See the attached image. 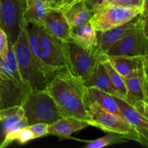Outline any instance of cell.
I'll use <instances>...</instances> for the list:
<instances>
[{
  "instance_id": "cell-1",
  "label": "cell",
  "mask_w": 148,
  "mask_h": 148,
  "mask_svg": "<svg viewBox=\"0 0 148 148\" xmlns=\"http://www.w3.org/2000/svg\"><path fill=\"white\" fill-rule=\"evenodd\" d=\"M45 90L55 101L62 116L73 117L88 122V88L68 69L56 72Z\"/></svg>"
},
{
  "instance_id": "cell-2",
  "label": "cell",
  "mask_w": 148,
  "mask_h": 148,
  "mask_svg": "<svg viewBox=\"0 0 148 148\" xmlns=\"http://www.w3.org/2000/svg\"><path fill=\"white\" fill-rule=\"evenodd\" d=\"M25 27L30 51L44 71L53 76L67 69L64 42L51 35L41 24L26 22Z\"/></svg>"
},
{
  "instance_id": "cell-3",
  "label": "cell",
  "mask_w": 148,
  "mask_h": 148,
  "mask_svg": "<svg viewBox=\"0 0 148 148\" xmlns=\"http://www.w3.org/2000/svg\"><path fill=\"white\" fill-rule=\"evenodd\" d=\"M12 47L23 80L31 89L45 90L53 76L44 71L32 53L25 27L19 34Z\"/></svg>"
},
{
  "instance_id": "cell-4",
  "label": "cell",
  "mask_w": 148,
  "mask_h": 148,
  "mask_svg": "<svg viewBox=\"0 0 148 148\" xmlns=\"http://www.w3.org/2000/svg\"><path fill=\"white\" fill-rule=\"evenodd\" d=\"M20 106L28 126L40 122L51 124L63 118L55 101L45 90H30L24 95Z\"/></svg>"
},
{
  "instance_id": "cell-5",
  "label": "cell",
  "mask_w": 148,
  "mask_h": 148,
  "mask_svg": "<svg viewBox=\"0 0 148 148\" xmlns=\"http://www.w3.org/2000/svg\"><path fill=\"white\" fill-rule=\"evenodd\" d=\"M87 110L89 126L105 132L119 134L127 140H133L142 145L139 133L124 117L106 111L95 102H89Z\"/></svg>"
},
{
  "instance_id": "cell-6",
  "label": "cell",
  "mask_w": 148,
  "mask_h": 148,
  "mask_svg": "<svg viewBox=\"0 0 148 148\" xmlns=\"http://www.w3.org/2000/svg\"><path fill=\"white\" fill-rule=\"evenodd\" d=\"M64 49L68 70L83 84L91 75L98 60L106 56L98 49H84L70 40L64 42Z\"/></svg>"
},
{
  "instance_id": "cell-7",
  "label": "cell",
  "mask_w": 148,
  "mask_h": 148,
  "mask_svg": "<svg viewBox=\"0 0 148 148\" xmlns=\"http://www.w3.org/2000/svg\"><path fill=\"white\" fill-rule=\"evenodd\" d=\"M140 13V6H121L106 3L93 12L90 21L96 31L105 32L127 23Z\"/></svg>"
},
{
  "instance_id": "cell-8",
  "label": "cell",
  "mask_w": 148,
  "mask_h": 148,
  "mask_svg": "<svg viewBox=\"0 0 148 148\" xmlns=\"http://www.w3.org/2000/svg\"><path fill=\"white\" fill-rule=\"evenodd\" d=\"M25 0H0V27L13 45L25 25Z\"/></svg>"
},
{
  "instance_id": "cell-9",
  "label": "cell",
  "mask_w": 148,
  "mask_h": 148,
  "mask_svg": "<svg viewBox=\"0 0 148 148\" xmlns=\"http://www.w3.org/2000/svg\"><path fill=\"white\" fill-rule=\"evenodd\" d=\"M105 54L107 56H147V25L121 38L105 52Z\"/></svg>"
},
{
  "instance_id": "cell-10",
  "label": "cell",
  "mask_w": 148,
  "mask_h": 148,
  "mask_svg": "<svg viewBox=\"0 0 148 148\" xmlns=\"http://www.w3.org/2000/svg\"><path fill=\"white\" fill-rule=\"evenodd\" d=\"M147 25V20H145L140 15H137L127 23L105 32L97 31V48L98 51L105 52L114 43L125 36L128 33Z\"/></svg>"
},
{
  "instance_id": "cell-11",
  "label": "cell",
  "mask_w": 148,
  "mask_h": 148,
  "mask_svg": "<svg viewBox=\"0 0 148 148\" xmlns=\"http://www.w3.org/2000/svg\"><path fill=\"white\" fill-rule=\"evenodd\" d=\"M127 87L125 101L130 105L138 101H148L147 66L124 79Z\"/></svg>"
},
{
  "instance_id": "cell-12",
  "label": "cell",
  "mask_w": 148,
  "mask_h": 148,
  "mask_svg": "<svg viewBox=\"0 0 148 148\" xmlns=\"http://www.w3.org/2000/svg\"><path fill=\"white\" fill-rule=\"evenodd\" d=\"M114 96L123 117L135 129L141 138L142 145H148V119L140 114L132 106L119 97Z\"/></svg>"
},
{
  "instance_id": "cell-13",
  "label": "cell",
  "mask_w": 148,
  "mask_h": 148,
  "mask_svg": "<svg viewBox=\"0 0 148 148\" xmlns=\"http://www.w3.org/2000/svg\"><path fill=\"white\" fill-rule=\"evenodd\" d=\"M42 25L46 31L62 41L66 42L70 39L72 27L61 9H49Z\"/></svg>"
},
{
  "instance_id": "cell-14",
  "label": "cell",
  "mask_w": 148,
  "mask_h": 148,
  "mask_svg": "<svg viewBox=\"0 0 148 148\" xmlns=\"http://www.w3.org/2000/svg\"><path fill=\"white\" fill-rule=\"evenodd\" d=\"M107 59L113 68L124 79L147 66L148 62L147 56H107Z\"/></svg>"
},
{
  "instance_id": "cell-15",
  "label": "cell",
  "mask_w": 148,
  "mask_h": 148,
  "mask_svg": "<svg viewBox=\"0 0 148 148\" xmlns=\"http://www.w3.org/2000/svg\"><path fill=\"white\" fill-rule=\"evenodd\" d=\"M89 127L88 122L73 117H63L49 125V134L60 140L71 139L73 133Z\"/></svg>"
},
{
  "instance_id": "cell-16",
  "label": "cell",
  "mask_w": 148,
  "mask_h": 148,
  "mask_svg": "<svg viewBox=\"0 0 148 148\" xmlns=\"http://www.w3.org/2000/svg\"><path fill=\"white\" fill-rule=\"evenodd\" d=\"M106 55L103 58L98 60L91 75L84 82V85L87 88L95 87L101 90L108 92L110 95L119 97L118 92L113 86L109 75L103 64V60L106 58Z\"/></svg>"
},
{
  "instance_id": "cell-17",
  "label": "cell",
  "mask_w": 148,
  "mask_h": 148,
  "mask_svg": "<svg viewBox=\"0 0 148 148\" xmlns=\"http://www.w3.org/2000/svg\"><path fill=\"white\" fill-rule=\"evenodd\" d=\"M69 40L88 50L98 49L97 31L90 21L80 25L72 27Z\"/></svg>"
},
{
  "instance_id": "cell-18",
  "label": "cell",
  "mask_w": 148,
  "mask_h": 148,
  "mask_svg": "<svg viewBox=\"0 0 148 148\" xmlns=\"http://www.w3.org/2000/svg\"><path fill=\"white\" fill-rule=\"evenodd\" d=\"M60 9L71 27L88 23L93 14V12L88 10L83 0H77Z\"/></svg>"
},
{
  "instance_id": "cell-19",
  "label": "cell",
  "mask_w": 148,
  "mask_h": 148,
  "mask_svg": "<svg viewBox=\"0 0 148 148\" xmlns=\"http://www.w3.org/2000/svg\"><path fill=\"white\" fill-rule=\"evenodd\" d=\"M87 88L89 102H95L106 111L123 117L121 111L112 95H110L108 92L95 87H89Z\"/></svg>"
},
{
  "instance_id": "cell-20",
  "label": "cell",
  "mask_w": 148,
  "mask_h": 148,
  "mask_svg": "<svg viewBox=\"0 0 148 148\" xmlns=\"http://www.w3.org/2000/svg\"><path fill=\"white\" fill-rule=\"evenodd\" d=\"M25 21L41 24L47 13L48 6L43 0H25Z\"/></svg>"
},
{
  "instance_id": "cell-21",
  "label": "cell",
  "mask_w": 148,
  "mask_h": 148,
  "mask_svg": "<svg viewBox=\"0 0 148 148\" xmlns=\"http://www.w3.org/2000/svg\"><path fill=\"white\" fill-rule=\"evenodd\" d=\"M24 116V111L21 106L15 105L0 109V122L3 135L11 126L14 125Z\"/></svg>"
},
{
  "instance_id": "cell-22",
  "label": "cell",
  "mask_w": 148,
  "mask_h": 148,
  "mask_svg": "<svg viewBox=\"0 0 148 148\" xmlns=\"http://www.w3.org/2000/svg\"><path fill=\"white\" fill-rule=\"evenodd\" d=\"M103 64L109 75L113 86L118 92L119 97L125 100L126 95H127V87H126L124 78L113 68V66L107 59V56L103 60Z\"/></svg>"
},
{
  "instance_id": "cell-23",
  "label": "cell",
  "mask_w": 148,
  "mask_h": 148,
  "mask_svg": "<svg viewBox=\"0 0 148 148\" xmlns=\"http://www.w3.org/2000/svg\"><path fill=\"white\" fill-rule=\"evenodd\" d=\"M27 121L25 116L23 117L21 120L17 121L14 125L11 126L4 134V138L1 143H0V148H4L11 145L12 143L16 141L18 137L20 131L25 127H27Z\"/></svg>"
},
{
  "instance_id": "cell-24",
  "label": "cell",
  "mask_w": 148,
  "mask_h": 148,
  "mask_svg": "<svg viewBox=\"0 0 148 148\" xmlns=\"http://www.w3.org/2000/svg\"><path fill=\"white\" fill-rule=\"evenodd\" d=\"M127 141V139L124 138L119 134H113V133H108L104 137H101L97 140L90 141L87 145L85 146V148H101L106 147V146L111 145L119 143H126Z\"/></svg>"
},
{
  "instance_id": "cell-25",
  "label": "cell",
  "mask_w": 148,
  "mask_h": 148,
  "mask_svg": "<svg viewBox=\"0 0 148 148\" xmlns=\"http://www.w3.org/2000/svg\"><path fill=\"white\" fill-rule=\"evenodd\" d=\"M49 124L46 123H36L29 125V128L34 134L35 138H40L49 135Z\"/></svg>"
},
{
  "instance_id": "cell-26",
  "label": "cell",
  "mask_w": 148,
  "mask_h": 148,
  "mask_svg": "<svg viewBox=\"0 0 148 148\" xmlns=\"http://www.w3.org/2000/svg\"><path fill=\"white\" fill-rule=\"evenodd\" d=\"M35 136L34 134L33 133L32 130L29 128V127H25L23 130L20 131V134H19L18 137H17V140L16 141L18 142L20 144L23 145L25 144V143H28V142L31 141V140H34Z\"/></svg>"
},
{
  "instance_id": "cell-27",
  "label": "cell",
  "mask_w": 148,
  "mask_h": 148,
  "mask_svg": "<svg viewBox=\"0 0 148 148\" xmlns=\"http://www.w3.org/2000/svg\"><path fill=\"white\" fill-rule=\"evenodd\" d=\"M9 49V40L5 32L0 27V57L5 56Z\"/></svg>"
},
{
  "instance_id": "cell-28",
  "label": "cell",
  "mask_w": 148,
  "mask_h": 148,
  "mask_svg": "<svg viewBox=\"0 0 148 148\" xmlns=\"http://www.w3.org/2000/svg\"><path fill=\"white\" fill-rule=\"evenodd\" d=\"M143 0H112L110 4L121 6H140Z\"/></svg>"
},
{
  "instance_id": "cell-29",
  "label": "cell",
  "mask_w": 148,
  "mask_h": 148,
  "mask_svg": "<svg viewBox=\"0 0 148 148\" xmlns=\"http://www.w3.org/2000/svg\"><path fill=\"white\" fill-rule=\"evenodd\" d=\"M83 1L88 10L94 12L100 6L105 4L106 0H83Z\"/></svg>"
},
{
  "instance_id": "cell-30",
  "label": "cell",
  "mask_w": 148,
  "mask_h": 148,
  "mask_svg": "<svg viewBox=\"0 0 148 148\" xmlns=\"http://www.w3.org/2000/svg\"><path fill=\"white\" fill-rule=\"evenodd\" d=\"M148 3L147 0H143L140 4V13L139 15L141 16L145 20H147L148 15Z\"/></svg>"
},
{
  "instance_id": "cell-31",
  "label": "cell",
  "mask_w": 148,
  "mask_h": 148,
  "mask_svg": "<svg viewBox=\"0 0 148 148\" xmlns=\"http://www.w3.org/2000/svg\"><path fill=\"white\" fill-rule=\"evenodd\" d=\"M62 0H48L47 6L49 9H60Z\"/></svg>"
},
{
  "instance_id": "cell-32",
  "label": "cell",
  "mask_w": 148,
  "mask_h": 148,
  "mask_svg": "<svg viewBox=\"0 0 148 148\" xmlns=\"http://www.w3.org/2000/svg\"><path fill=\"white\" fill-rule=\"evenodd\" d=\"M77 0H62V7L61 8L63 7H65V6L68 5V4H71V3L74 2V1H76Z\"/></svg>"
},
{
  "instance_id": "cell-33",
  "label": "cell",
  "mask_w": 148,
  "mask_h": 148,
  "mask_svg": "<svg viewBox=\"0 0 148 148\" xmlns=\"http://www.w3.org/2000/svg\"><path fill=\"white\" fill-rule=\"evenodd\" d=\"M111 1H112V0H106V2H105V4H106V3H110Z\"/></svg>"
},
{
  "instance_id": "cell-34",
  "label": "cell",
  "mask_w": 148,
  "mask_h": 148,
  "mask_svg": "<svg viewBox=\"0 0 148 148\" xmlns=\"http://www.w3.org/2000/svg\"><path fill=\"white\" fill-rule=\"evenodd\" d=\"M43 1H44V2H46V4H47V1H48V0H43Z\"/></svg>"
}]
</instances>
